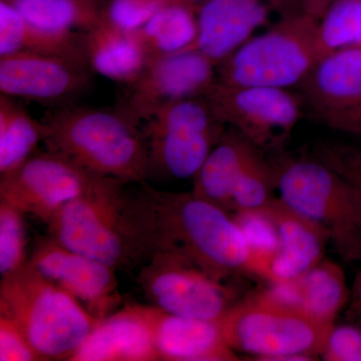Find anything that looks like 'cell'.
I'll return each mask as SVG.
<instances>
[{
  "label": "cell",
  "instance_id": "obj_20",
  "mask_svg": "<svg viewBox=\"0 0 361 361\" xmlns=\"http://www.w3.org/2000/svg\"><path fill=\"white\" fill-rule=\"evenodd\" d=\"M270 286L279 298L330 325H336L337 316L350 299L345 273L338 263L326 257L295 281Z\"/></svg>",
  "mask_w": 361,
  "mask_h": 361
},
{
  "label": "cell",
  "instance_id": "obj_7",
  "mask_svg": "<svg viewBox=\"0 0 361 361\" xmlns=\"http://www.w3.org/2000/svg\"><path fill=\"white\" fill-rule=\"evenodd\" d=\"M322 58L317 20L304 11L284 16L217 66V82L232 87H298Z\"/></svg>",
  "mask_w": 361,
  "mask_h": 361
},
{
  "label": "cell",
  "instance_id": "obj_14",
  "mask_svg": "<svg viewBox=\"0 0 361 361\" xmlns=\"http://www.w3.org/2000/svg\"><path fill=\"white\" fill-rule=\"evenodd\" d=\"M94 73L75 59L16 52L0 56V92L59 108L89 92Z\"/></svg>",
  "mask_w": 361,
  "mask_h": 361
},
{
  "label": "cell",
  "instance_id": "obj_1",
  "mask_svg": "<svg viewBox=\"0 0 361 361\" xmlns=\"http://www.w3.org/2000/svg\"><path fill=\"white\" fill-rule=\"evenodd\" d=\"M47 227L59 243L116 271L141 268L157 252L156 209L148 183L97 176Z\"/></svg>",
  "mask_w": 361,
  "mask_h": 361
},
{
  "label": "cell",
  "instance_id": "obj_15",
  "mask_svg": "<svg viewBox=\"0 0 361 361\" xmlns=\"http://www.w3.org/2000/svg\"><path fill=\"white\" fill-rule=\"evenodd\" d=\"M296 11H303L301 0H208L197 8L194 49L220 65L259 30Z\"/></svg>",
  "mask_w": 361,
  "mask_h": 361
},
{
  "label": "cell",
  "instance_id": "obj_10",
  "mask_svg": "<svg viewBox=\"0 0 361 361\" xmlns=\"http://www.w3.org/2000/svg\"><path fill=\"white\" fill-rule=\"evenodd\" d=\"M216 116L267 156L285 152L302 116L301 97L287 89L216 82L205 96Z\"/></svg>",
  "mask_w": 361,
  "mask_h": 361
},
{
  "label": "cell",
  "instance_id": "obj_34",
  "mask_svg": "<svg viewBox=\"0 0 361 361\" xmlns=\"http://www.w3.org/2000/svg\"><path fill=\"white\" fill-rule=\"evenodd\" d=\"M0 360H42L20 326L11 317L4 314H0Z\"/></svg>",
  "mask_w": 361,
  "mask_h": 361
},
{
  "label": "cell",
  "instance_id": "obj_13",
  "mask_svg": "<svg viewBox=\"0 0 361 361\" xmlns=\"http://www.w3.org/2000/svg\"><path fill=\"white\" fill-rule=\"evenodd\" d=\"M28 263L97 319L113 314L123 302L115 268L71 250L51 235L35 240Z\"/></svg>",
  "mask_w": 361,
  "mask_h": 361
},
{
  "label": "cell",
  "instance_id": "obj_6",
  "mask_svg": "<svg viewBox=\"0 0 361 361\" xmlns=\"http://www.w3.org/2000/svg\"><path fill=\"white\" fill-rule=\"evenodd\" d=\"M269 159L278 197L326 228L330 244L341 260L361 261L360 192L314 155L283 152Z\"/></svg>",
  "mask_w": 361,
  "mask_h": 361
},
{
  "label": "cell",
  "instance_id": "obj_36",
  "mask_svg": "<svg viewBox=\"0 0 361 361\" xmlns=\"http://www.w3.org/2000/svg\"><path fill=\"white\" fill-rule=\"evenodd\" d=\"M348 314L361 324V270L356 274L353 288L350 289Z\"/></svg>",
  "mask_w": 361,
  "mask_h": 361
},
{
  "label": "cell",
  "instance_id": "obj_27",
  "mask_svg": "<svg viewBox=\"0 0 361 361\" xmlns=\"http://www.w3.org/2000/svg\"><path fill=\"white\" fill-rule=\"evenodd\" d=\"M274 170L267 155L256 149L248 159L232 194V213L260 210L276 196Z\"/></svg>",
  "mask_w": 361,
  "mask_h": 361
},
{
  "label": "cell",
  "instance_id": "obj_3",
  "mask_svg": "<svg viewBox=\"0 0 361 361\" xmlns=\"http://www.w3.org/2000/svg\"><path fill=\"white\" fill-rule=\"evenodd\" d=\"M45 149L92 174L147 184L149 154L140 123L120 110L59 106L44 116Z\"/></svg>",
  "mask_w": 361,
  "mask_h": 361
},
{
  "label": "cell",
  "instance_id": "obj_33",
  "mask_svg": "<svg viewBox=\"0 0 361 361\" xmlns=\"http://www.w3.org/2000/svg\"><path fill=\"white\" fill-rule=\"evenodd\" d=\"M320 358L326 361H361V324L334 325Z\"/></svg>",
  "mask_w": 361,
  "mask_h": 361
},
{
  "label": "cell",
  "instance_id": "obj_26",
  "mask_svg": "<svg viewBox=\"0 0 361 361\" xmlns=\"http://www.w3.org/2000/svg\"><path fill=\"white\" fill-rule=\"evenodd\" d=\"M28 21L54 30L87 32L104 20L106 0H4Z\"/></svg>",
  "mask_w": 361,
  "mask_h": 361
},
{
  "label": "cell",
  "instance_id": "obj_22",
  "mask_svg": "<svg viewBox=\"0 0 361 361\" xmlns=\"http://www.w3.org/2000/svg\"><path fill=\"white\" fill-rule=\"evenodd\" d=\"M16 52L61 56L87 65L82 32L33 25L11 4L0 0V56Z\"/></svg>",
  "mask_w": 361,
  "mask_h": 361
},
{
  "label": "cell",
  "instance_id": "obj_19",
  "mask_svg": "<svg viewBox=\"0 0 361 361\" xmlns=\"http://www.w3.org/2000/svg\"><path fill=\"white\" fill-rule=\"evenodd\" d=\"M160 360L146 320L135 303L101 320L71 361Z\"/></svg>",
  "mask_w": 361,
  "mask_h": 361
},
{
  "label": "cell",
  "instance_id": "obj_17",
  "mask_svg": "<svg viewBox=\"0 0 361 361\" xmlns=\"http://www.w3.org/2000/svg\"><path fill=\"white\" fill-rule=\"evenodd\" d=\"M278 234V248L268 269L269 284L295 281L325 257L326 228L287 205L279 197L266 207Z\"/></svg>",
  "mask_w": 361,
  "mask_h": 361
},
{
  "label": "cell",
  "instance_id": "obj_24",
  "mask_svg": "<svg viewBox=\"0 0 361 361\" xmlns=\"http://www.w3.org/2000/svg\"><path fill=\"white\" fill-rule=\"evenodd\" d=\"M44 123L35 120L13 97L0 96V177L13 172L45 137Z\"/></svg>",
  "mask_w": 361,
  "mask_h": 361
},
{
  "label": "cell",
  "instance_id": "obj_16",
  "mask_svg": "<svg viewBox=\"0 0 361 361\" xmlns=\"http://www.w3.org/2000/svg\"><path fill=\"white\" fill-rule=\"evenodd\" d=\"M135 306L151 330L160 360H240L217 322L173 314L151 304Z\"/></svg>",
  "mask_w": 361,
  "mask_h": 361
},
{
  "label": "cell",
  "instance_id": "obj_31",
  "mask_svg": "<svg viewBox=\"0 0 361 361\" xmlns=\"http://www.w3.org/2000/svg\"><path fill=\"white\" fill-rule=\"evenodd\" d=\"M170 0H106L104 20L128 32H137Z\"/></svg>",
  "mask_w": 361,
  "mask_h": 361
},
{
  "label": "cell",
  "instance_id": "obj_30",
  "mask_svg": "<svg viewBox=\"0 0 361 361\" xmlns=\"http://www.w3.org/2000/svg\"><path fill=\"white\" fill-rule=\"evenodd\" d=\"M25 214L0 200V274L18 270L27 262Z\"/></svg>",
  "mask_w": 361,
  "mask_h": 361
},
{
  "label": "cell",
  "instance_id": "obj_12",
  "mask_svg": "<svg viewBox=\"0 0 361 361\" xmlns=\"http://www.w3.org/2000/svg\"><path fill=\"white\" fill-rule=\"evenodd\" d=\"M97 176L61 154L37 151L20 168L0 177V200L49 224Z\"/></svg>",
  "mask_w": 361,
  "mask_h": 361
},
{
  "label": "cell",
  "instance_id": "obj_18",
  "mask_svg": "<svg viewBox=\"0 0 361 361\" xmlns=\"http://www.w3.org/2000/svg\"><path fill=\"white\" fill-rule=\"evenodd\" d=\"M318 118L361 104V47L323 56L298 85Z\"/></svg>",
  "mask_w": 361,
  "mask_h": 361
},
{
  "label": "cell",
  "instance_id": "obj_37",
  "mask_svg": "<svg viewBox=\"0 0 361 361\" xmlns=\"http://www.w3.org/2000/svg\"><path fill=\"white\" fill-rule=\"evenodd\" d=\"M334 0H301V7L304 13L310 14L315 20H319L327 7Z\"/></svg>",
  "mask_w": 361,
  "mask_h": 361
},
{
  "label": "cell",
  "instance_id": "obj_8",
  "mask_svg": "<svg viewBox=\"0 0 361 361\" xmlns=\"http://www.w3.org/2000/svg\"><path fill=\"white\" fill-rule=\"evenodd\" d=\"M149 154V174L192 178L223 137L227 126L205 96L164 106L141 123Z\"/></svg>",
  "mask_w": 361,
  "mask_h": 361
},
{
  "label": "cell",
  "instance_id": "obj_9",
  "mask_svg": "<svg viewBox=\"0 0 361 361\" xmlns=\"http://www.w3.org/2000/svg\"><path fill=\"white\" fill-rule=\"evenodd\" d=\"M135 281L151 305L208 322H218L239 300L229 284L213 279L173 251L156 252L140 268Z\"/></svg>",
  "mask_w": 361,
  "mask_h": 361
},
{
  "label": "cell",
  "instance_id": "obj_35",
  "mask_svg": "<svg viewBox=\"0 0 361 361\" xmlns=\"http://www.w3.org/2000/svg\"><path fill=\"white\" fill-rule=\"evenodd\" d=\"M330 129L361 137V104L319 118Z\"/></svg>",
  "mask_w": 361,
  "mask_h": 361
},
{
  "label": "cell",
  "instance_id": "obj_2",
  "mask_svg": "<svg viewBox=\"0 0 361 361\" xmlns=\"http://www.w3.org/2000/svg\"><path fill=\"white\" fill-rule=\"evenodd\" d=\"M149 188L156 209L157 252L179 253L219 282L258 278L245 237L231 213L192 192Z\"/></svg>",
  "mask_w": 361,
  "mask_h": 361
},
{
  "label": "cell",
  "instance_id": "obj_4",
  "mask_svg": "<svg viewBox=\"0 0 361 361\" xmlns=\"http://www.w3.org/2000/svg\"><path fill=\"white\" fill-rule=\"evenodd\" d=\"M217 324L235 353L263 361L319 360L334 326L270 289L239 299Z\"/></svg>",
  "mask_w": 361,
  "mask_h": 361
},
{
  "label": "cell",
  "instance_id": "obj_38",
  "mask_svg": "<svg viewBox=\"0 0 361 361\" xmlns=\"http://www.w3.org/2000/svg\"><path fill=\"white\" fill-rule=\"evenodd\" d=\"M170 1L178 2V4H187V6H191L198 8L199 6H202L203 4H205V2L208 1V0H170Z\"/></svg>",
  "mask_w": 361,
  "mask_h": 361
},
{
  "label": "cell",
  "instance_id": "obj_21",
  "mask_svg": "<svg viewBox=\"0 0 361 361\" xmlns=\"http://www.w3.org/2000/svg\"><path fill=\"white\" fill-rule=\"evenodd\" d=\"M87 65L97 75L123 87L139 77L148 61V54L135 32H128L102 21L82 32Z\"/></svg>",
  "mask_w": 361,
  "mask_h": 361
},
{
  "label": "cell",
  "instance_id": "obj_32",
  "mask_svg": "<svg viewBox=\"0 0 361 361\" xmlns=\"http://www.w3.org/2000/svg\"><path fill=\"white\" fill-rule=\"evenodd\" d=\"M314 156L348 180L361 193V147L342 142H320Z\"/></svg>",
  "mask_w": 361,
  "mask_h": 361
},
{
  "label": "cell",
  "instance_id": "obj_25",
  "mask_svg": "<svg viewBox=\"0 0 361 361\" xmlns=\"http://www.w3.org/2000/svg\"><path fill=\"white\" fill-rule=\"evenodd\" d=\"M135 33L148 58L194 49L198 35L197 7L170 2Z\"/></svg>",
  "mask_w": 361,
  "mask_h": 361
},
{
  "label": "cell",
  "instance_id": "obj_29",
  "mask_svg": "<svg viewBox=\"0 0 361 361\" xmlns=\"http://www.w3.org/2000/svg\"><path fill=\"white\" fill-rule=\"evenodd\" d=\"M232 216L245 237L258 278L267 280L268 269L278 248L274 222L265 209L238 211L232 213Z\"/></svg>",
  "mask_w": 361,
  "mask_h": 361
},
{
  "label": "cell",
  "instance_id": "obj_23",
  "mask_svg": "<svg viewBox=\"0 0 361 361\" xmlns=\"http://www.w3.org/2000/svg\"><path fill=\"white\" fill-rule=\"evenodd\" d=\"M256 149L236 130L227 128L194 176L192 193L231 213L235 185Z\"/></svg>",
  "mask_w": 361,
  "mask_h": 361
},
{
  "label": "cell",
  "instance_id": "obj_5",
  "mask_svg": "<svg viewBox=\"0 0 361 361\" xmlns=\"http://www.w3.org/2000/svg\"><path fill=\"white\" fill-rule=\"evenodd\" d=\"M0 314L20 326L42 360H70L101 320L25 263L1 277Z\"/></svg>",
  "mask_w": 361,
  "mask_h": 361
},
{
  "label": "cell",
  "instance_id": "obj_11",
  "mask_svg": "<svg viewBox=\"0 0 361 361\" xmlns=\"http://www.w3.org/2000/svg\"><path fill=\"white\" fill-rule=\"evenodd\" d=\"M216 82L217 66L199 49L149 58L139 77L126 85L118 110L141 125L168 104L206 96Z\"/></svg>",
  "mask_w": 361,
  "mask_h": 361
},
{
  "label": "cell",
  "instance_id": "obj_28",
  "mask_svg": "<svg viewBox=\"0 0 361 361\" xmlns=\"http://www.w3.org/2000/svg\"><path fill=\"white\" fill-rule=\"evenodd\" d=\"M317 30L322 56L361 47V0H334L317 20Z\"/></svg>",
  "mask_w": 361,
  "mask_h": 361
}]
</instances>
